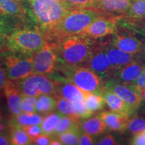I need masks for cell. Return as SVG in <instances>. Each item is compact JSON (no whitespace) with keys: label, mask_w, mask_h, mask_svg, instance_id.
Instances as JSON below:
<instances>
[{"label":"cell","mask_w":145,"mask_h":145,"mask_svg":"<svg viewBox=\"0 0 145 145\" xmlns=\"http://www.w3.org/2000/svg\"><path fill=\"white\" fill-rule=\"evenodd\" d=\"M107 128L108 127L106 124L99 116L90 117L80 122L81 131L89 134L91 136L101 135L106 131Z\"/></svg>","instance_id":"22"},{"label":"cell","mask_w":145,"mask_h":145,"mask_svg":"<svg viewBox=\"0 0 145 145\" xmlns=\"http://www.w3.org/2000/svg\"><path fill=\"white\" fill-rule=\"evenodd\" d=\"M110 44L123 51L135 54L140 52L145 46L135 36L126 33H115Z\"/></svg>","instance_id":"14"},{"label":"cell","mask_w":145,"mask_h":145,"mask_svg":"<svg viewBox=\"0 0 145 145\" xmlns=\"http://www.w3.org/2000/svg\"><path fill=\"white\" fill-rule=\"evenodd\" d=\"M102 95L104 97L106 104L108 105L111 111L128 117L135 112L125 101L112 91L104 89Z\"/></svg>","instance_id":"20"},{"label":"cell","mask_w":145,"mask_h":145,"mask_svg":"<svg viewBox=\"0 0 145 145\" xmlns=\"http://www.w3.org/2000/svg\"><path fill=\"white\" fill-rule=\"evenodd\" d=\"M0 14L14 20L23 26L30 19L23 1L17 0H0Z\"/></svg>","instance_id":"13"},{"label":"cell","mask_w":145,"mask_h":145,"mask_svg":"<svg viewBox=\"0 0 145 145\" xmlns=\"http://www.w3.org/2000/svg\"><path fill=\"white\" fill-rule=\"evenodd\" d=\"M26 1L28 16L44 32L51 31L71 9L54 0H22Z\"/></svg>","instance_id":"1"},{"label":"cell","mask_w":145,"mask_h":145,"mask_svg":"<svg viewBox=\"0 0 145 145\" xmlns=\"http://www.w3.org/2000/svg\"><path fill=\"white\" fill-rule=\"evenodd\" d=\"M57 71L84 91L103 94L105 85L103 79L88 67L60 62Z\"/></svg>","instance_id":"5"},{"label":"cell","mask_w":145,"mask_h":145,"mask_svg":"<svg viewBox=\"0 0 145 145\" xmlns=\"http://www.w3.org/2000/svg\"><path fill=\"white\" fill-rule=\"evenodd\" d=\"M75 104L76 116H77V118H89L91 117V116L93 114V112L89 110L88 107L86 106L84 101L75 103Z\"/></svg>","instance_id":"35"},{"label":"cell","mask_w":145,"mask_h":145,"mask_svg":"<svg viewBox=\"0 0 145 145\" xmlns=\"http://www.w3.org/2000/svg\"><path fill=\"white\" fill-rule=\"evenodd\" d=\"M17 1H22V0H17Z\"/></svg>","instance_id":"51"},{"label":"cell","mask_w":145,"mask_h":145,"mask_svg":"<svg viewBox=\"0 0 145 145\" xmlns=\"http://www.w3.org/2000/svg\"><path fill=\"white\" fill-rule=\"evenodd\" d=\"M130 144L145 145V130L135 134L130 141Z\"/></svg>","instance_id":"38"},{"label":"cell","mask_w":145,"mask_h":145,"mask_svg":"<svg viewBox=\"0 0 145 145\" xmlns=\"http://www.w3.org/2000/svg\"><path fill=\"white\" fill-rule=\"evenodd\" d=\"M93 139L91 135L89 134L83 132L81 134L80 139H79V144L81 145H91L93 144Z\"/></svg>","instance_id":"40"},{"label":"cell","mask_w":145,"mask_h":145,"mask_svg":"<svg viewBox=\"0 0 145 145\" xmlns=\"http://www.w3.org/2000/svg\"><path fill=\"white\" fill-rule=\"evenodd\" d=\"M37 97L22 95V111L24 112H36Z\"/></svg>","instance_id":"34"},{"label":"cell","mask_w":145,"mask_h":145,"mask_svg":"<svg viewBox=\"0 0 145 145\" xmlns=\"http://www.w3.org/2000/svg\"><path fill=\"white\" fill-rule=\"evenodd\" d=\"M57 108V100L54 95L42 94L37 97L36 112L40 114H47L53 112Z\"/></svg>","instance_id":"23"},{"label":"cell","mask_w":145,"mask_h":145,"mask_svg":"<svg viewBox=\"0 0 145 145\" xmlns=\"http://www.w3.org/2000/svg\"><path fill=\"white\" fill-rule=\"evenodd\" d=\"M0 59L11 81L19 80L33 73L32 56L8 50L0 52Z\"/></svg>","instance_id":"6"},{"label":"cell","mask_w":145,"mask_h":145,"mask_svg":"<svg viewBox=\"0 0 145 145\" xmlns=\"http://www.w3.org/2000/svg\"><path fill=\"white\" fill-rule=\"evenodd\" d=\"M24 27L20 23L0 14V34L9 36L17 28Z\"/></svg>","instance_id":"30"},{"label":"cell","mask_w":145,"mask_h":145,"mask_svg":"<svg viewBox=\"0 0 145 145\" xmlns=\"http://www.w3.org/2000/svg\"><path fill=\"white\" fill-rule=\"evenodd\" d=\"M104 89L116 94L135 112L142 104L143 99L140 91L130 84L122 83L114 78L105 83Z\"/></svg>","instance_id":"10"},{"label":"cell","mask_w":145,"mask_h":145,"mask_svg":"<svg viewBox=\"0 0 145 145\" xmlns=\"http://www.w3.org/2000/svg\"><path fill=\"white\" fill-rule=\"evenodd\" d=\"M60 63L54 44L47 42L39 51L32 55L33 73L50 75L57 71Z\"/></svg>","instance_id":"9"},{"label":"cell","mask_w":145,"mask_h":145,"mask_svg":"<svg viewBox=\"0 0 145 145\" xmlns=\"http://www.w3.org/2000/svg\"><path fill=\"white\" fill-rule=\"evenodd\" d=\"M46 36L39 27H22L8 36L7 49L32 56L47 42Z\"/></svg>","instance_id":"4"},{"label":"cell","mask_w":145,"mask_h":145,"mask_svg":"<svg viewBox=\"0 0 145 145\" xmlns=\"http://www.w3.org/2000/svg\"><path fill=\"white\" fill-rule=\"evenodd\" d=\"M10 144L14 145L32 144V140L22 128H11Z\"/></svg>","instance_id":"28"},{"label":"cell","mask_w":145,"mask_h":145,"mask_svg":"<svg viewBox=\"0 0 145 145\" xmlns=\"http://www.w3.org/2000/svg\"><path fill=\"white\" fill-rule=\"evenodd\" d=\"M10 80L5 69L0 64V93L4 89V88Z\"/></svg>","instance_id":"39"},{"label":"cell","mask_w":145,"mask_h":145,"mask_svg":"<svg viewBox=\"0 0 145 145\" xmlns=\"http://www.w3.org/2000/svg\"><path fill=\"white\" fill-rule=\"evenodd\" d=\"M116 31L117 18L104 14L96 18L81 34L93 39H97L114 34Z\"/></svg>","instance_id":"11"},{"label":"cell","mask_w":145,"mask_h":145,"mask_svg":"<svg viewBox=\"0 0 145 145\" xmlns=\"http://www.w3.org/2000/svg\"><path fill=\"white\" fill-rule=\"evenodd\" d=\"M50 145H62L63 144L61 143V141H60L59 139H53V140H51L50 143Z\"/></svg>","instance_id":"46"},{"label":"cell","mask_w":145,"mask_h":145,"mask_svg":"<svg viewBox=\"0 0 145 145\" xmlns=\"http://www.w3.org/2000/svg\"><path fill=\"white\" fill-rule=\"evenodd\" d=\"M144 71L145 63L137 59L121 68L114 79L126 84H132Z\"/></svg>","instance_id":"15"},{"label":"cell","mask_w":145,"mask_h":145,"mask_svg":"<svg viewBox=\"0 0 145 145\" xmlns=\"http://www.w3.org/2000/svg\"><path fill=\"white\" fill-rule=\"evenodd\" d=\"M54 95L57 100V108L59 112H61L63 115H67L75 118L76 119L80 120L77 118L76 116L75 103L59 94H56Z\"/></svg>","instance_id":"27"},{"label":"cell","mask_w":145,"mask_h":145,"mask_svg":"<svg viewBox=\"0 0 145 145\" xmlns=\"http://www.w3.org/2000/svg\"><path fill=\"white\" fill-rule=\"evenodd\" d=\"M81 129H72L68 130L57 136V138L63 144L76 145L79 144Z\"/></svg>","instance_id":"29"},{"label":"cell","mask_w":145,"mask_h":145,"mask_svg":"<svg viewBox=\"0 0 145 145\" xmlns=\"http://www.w3.org/2000/svg\"><path fill=\"white\" fill-rule=\"evenodd\" d=\"M54 1H57V2H59V3H63V4H64V5H66V6H67L69 8H70L68 6V5H67V1L66 0H54ZM71 9V8H70ZM72 10V9H71Z\"/></svg>","instance_id":"48"},{"label":"cell","mask_w":145,"mask_h":145,"mask_svg":"<svg viewBox=\"0 0 145 145\" xmlns=\"http://www.w3.org/2000/svg\"><path fill=\"white\" fill-rule=\"evenodd\" d=\"M71 9H93L95 10L97 0H66Z\"/></svg>","instance_id":"32"},{"label":"cell","mask_w":145,"mask_h":145,"mask_svg":"<svg viewBox=\"0 0 145 145\" xmlns=\"http://www.w3.org/2000/svg\"><path fill=\"white\" fill-rule=\"evenodd\" d=\"M95 40L84 34L67 36L52 42L61 63L85 66L89 57Z\"/></svg>","instance_id":"3"},{"label":"cell","mask_w":145,"mask_h":145,"mask_svg":"<svg viewBox=\"0 0 145 145\" xmlns=\"http://www.w3.org/2000/svg\"><path fill=\"white\" fill-rule=\"evenodd\" d=\"M99 116L106 124L108 128L114 132H124L128 129L129 117L113 111H104Z\"/></svg>","instance_id":"18"},{"label":"cell","mask_w":145,"mask_h":145,"mask_svg":"<svg viewBox=\"0 0 145 145\" xmlns=\"http://www.w3.org/2000/svg\"><path fill=\"white\" fill-rule=\"evenodd\" d=\"M104 14L93 9H72L46 34L47 41L55 42L67 36L82 33L92 22Z\"/></svg>","instance_id":"2"},{"label":"cell","mask_w":145,"mask_h":145,"mask_svg":"<svg viewBox=\"0 0 145 145\" xmlns=\"http://www.w3.org/2000/svg\"><path fill=\"white\" fill-rule=\"evenodd\" d=\"M62 116L63 114L61 112L59 113L50 112L49 114H47L46 116L43 118V120L40 124L42 134L48 136L54 135V131Z\"/></svg>","instance_id":"24"},{"label":"cell","mask_w":145,"mask_h":145,"mask_svg":"<svg viewBox=\"0 0 145 145\" xmlns=\"http://www.w3.org/2000/svg\"><path fill=\"white\" fill-rule=\"evenodd\" d=\"M1 120V114L0 113V120Z\"/></svg>","instance_id":"50"},{"label":"cell","mask_w":145,"mask_h":145,"mask_svg":"<svg viewBox=\"0 0 145 145\" xmlns=\"http://www.w3.org/2000/svg\"><path fill=\"white\" fill-rule=\"evenodd\" d=\"M84 102L88 109L93 112L100 111L104 109L106 101L103 95L92 92H86Z\"/></svg>","instance_id":"25"},{"label":"cell","mask_w":145,"mask_h":145,"mask_svg":"<svg viewBox=\"0 0 145 145\" xmlns=\"http://www.w3.org/2000/svg\"><path fill=\"white\" fill-rule=\"evenodd\" d=\"M42 120L43 117L39 113L22 112L17 115H13V117L9 122V126L10 128H23L32 125H40Z\"/></svg>","instance_id":"21"},{"label":"cell","mask_w":145,"mask_h":145,"mask_svg":"<svg viewBox=\"0 0 145 145\" xmlns=\"http://www.w3.org/2000/svg\"><path fill=\"white\" fill-rule=\"evenodd\" d=\"M128 129L132 134L138 133L145 130V119L141 118H135L130 120Z\"/></svg>","instance_id":"33"},{"label":"cell","mask_w":145,"mask_h":145,"mask_svg":"<svg viewBox=\"0 0 145 145\" xmlns=\"http://www.w3.org/2000/svg\"><path fill=\"white\" fill-rule=\"evenodd\" d=\"M5 125L2 122H0V134L2 133V132L5 130Z\"/></svg>","instance_id":"49"},{"label":"cell","mask_w":145,"mask_h":145,"mask_svg":"<svg viewBox=\"0 0 145 145\" xmlns=\"http://www.w3.org/2000/svg\"><path fill=\"white\" fill-rule=\"evenodd\" d=\"M139 91H140V95L143 100H145V88L141 89L139 90Z\"/></svg>","instance_id":"47"},{"label":"cell","mask_w":145,"mask_h":145,"mask_svg":"<svg viewBox=\"0 0 145 145\" xmlns=\"http://www.w3.org/2000/svg\"><path fill=\"white\" fill-rule=\"evenodd\" d=\"M54 72L52 75H48L50 79L55 81L57 87V93L65 98L69 99L72 102L77 103L83 101L86 91H84L76 86L65 76L60 75Z\"/></svg>","instance_id":"12"},{"label":"cell","mask_w":145,"mask_h":145,"mask_svg":"<svg viewBox=\"0 0 145 145\" xmlns=\"http://www.w3.org/2000/svg\"><path fill=\"white\" fill-rule=\"evenodd\" d=\"M8 36L3 35L0 34V51L4 48H7V41H8Z\"/></svg>","instance_id":"43"},{"label":"cell","mask_w":145,"mask_h":145,"mask_svg":"<svg viewBox=\"0 0 145 145\" xmlns=\"http://www.w3.org/2000/svg\"><path fill=\"white\" fill-rule=\"evenodd\" d=\"M95 144L97 145H114L117 144V143L114 137H112L111 135H109L101 138Z\"/></svg>","instance_id":"41"},{"label":"cell","mask_w":145,"mask_h":145,"mask_svg":"<svg viewBox=\"0 0 145 145\" xmlns=\"http://www.w3.org/2000/svg\"><path fill=\"white\" fill-rule=\"evenodd\" d=\"M137 59L145 63V46L142 51L137 54Z\"/></svg>","instance_id":"45"},{"label":"cell","mask_w":145,"mask_h":145,"mask_svg":"<svg viewBox=\"0 0 145 145\" xmlns=\"http://www.w3.org/2000/svg\"><path fill=\"white\" fill-rule=\"evenodd\" d=\"M128 16L138 19L145 18V0H132Z\"/></svg>","instance_id":"31"},{"label":"cell","mask_w":145,"mask_h":145,"mask_svg":"<svg viewBox=\"0 0 145 145\" xmlns=\"http://www.w3.org/2000/svg\"><path fill=\"white\" fill-rule=\"evenodd\" d=\"M16 85L22 95L38 97L42 94L56 95L57 87L48 76L32 73L19 80L15 81Z\"/></svg>","instance_id":"7"},{"label":"cell","mask_w":145,"mask_h":145,"mask_svg":"<svg viewBox=\"0 0 145 145\" xmlns=\"http://www.w3.org/2000/svg\"><path fill=\"white\" fill-rule=\"evenodd\" d=\"M4 94L10 110L13 115L22 112V94L16 86L14 81L9 80L5 85Z\"/></svg>","instance_id":"17"},{"label":"cell","mask_w":145,"mask_h":145,"mask_svg":"<svg viewBox=\"0 0 145 145\" xmlns=\"http://www.w3.org/2000/svg\"><path fill=\"white\" fill-rule=\"evenodd\" d=\"M50 136L44 135V134H41L32 140V144L36 145H48L50 144Z\"/></svg>","instance_id":"37"},{"label":"cell","mask_w":145,"mask_h":145,"mask_svg":"<svg viewBox=\"0 0 145 145\" xmlns=\"http://www.w3.org/2000/svg\"><path fill=\"white\" fill-rule=\"evenodd\" d=\"M23 129L26 132L32 140L39 136L41 134H42V130L40 125H32V126H28L23 127Z\"/></svg>","instance_id":"36"},{"label":"cell","mask_w":145,"mask_h":145,"mask_svg":"<svg viewBox=\"0 0 145 145\" xmlns=\"http://www.w3.org/2000/svg\"><path fill=\"white\" fill-rule=\"evenodd\" d=\"M80 120L69 116L67 115H63L60 120L57 128L54 131V135L57 136L68 130L72 129H80Z\"/></svg>","instance_id":"26"},{"label":"cell","mask_w":145,"mask_h":145,"mask_svg":"<svg viewBox=\"0 0 145 145\" xmlns=\"http://www.w3.org/2000/svg\"><path fill=\"white\" fill-rule=\"evenodd\" d=\"M106 42L95 41L91 52L84 67H88L97 74L101 79H111L115 78L118 71L110 62Z\"/></svg>","instance_id":"8"},{"label":"cell","mask_w":145,"mask_h":145,"mask_svg":"<svg viewBox=\"0 0 145 145\" xmlns=\"http://www.w3.org/2000/svg\"><path fill=\"white\" fill-rule=\"evenodd\" d=\"M10 144V138H9L6 135L0 134V145H8Z\"/></svg>","instance_id":"44"},{"label":"cell","mask_w":145,"mask_h":145,"mask_svg":"<svg viewBox=\"0 0 145 145\" xmlns=\"http://www.w3.org/2000/svg\"><path fill=\"white\" fill-rule=\"evenodd\" d=\"M106 51L110 62L118 71L137 60V54L123 51L112 44H107Z\"/></svg>","instance_id":"19"},{"label":"cell","mask_w":145,"mask_h":145,"mask_svg":"<svg viewBox=\"0 0 145 145\" xmlns=\"http://www.w3.org/2000/svg\"><path fill=\"white\" fill-rule=\"evenodd\" d=\"M132 86L135 87L138 90L145 88V71L135 81L132 83Z\"/></svg>","instance_id":"42"},{"label":"cell","mask_w":145,"mask_h":145,"mask_svg":"<svg viewBox=\"0 0 145 145\" xmlns=\"http://www.w3.org/2000/svg\"><path fill=\"white\" fill-rule=\"evenodd\" d=\"M132 0H97L95 10L104 14H128Z\"/></svg>","instance_id":"16"}]
</instances>
